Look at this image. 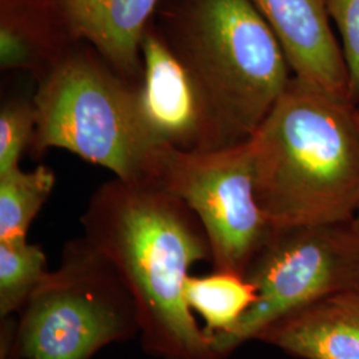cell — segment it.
I'll return each instance as SVG.
<instances>
[{
  "label": "cell",
  "mask_w": 359,
  "mask_h": 359,
  "mask_svg": "<svg viewBox=\"0 0 359 359\" xmlns=\"http://www.w3.org/2000/svg\"><path fill=\"white\" fill-rule=\"evenodd\" d=\"M140 337L135 298L115 266L81 236L65 243L15 318L20 359H92Z\"/></svg>",
  "instance_id": "obj_5"
},
{
  "label": "cell",
  "mask_w": 359,
  "mask_h": 359,
  "mask_svg": "<svg viewBox=\"0 0 359 359\" xmlns=\"http://www.w3.org/2000/svg\"><path fill=\"white\" fill-rule=\"evenodd\" d=\"M15 317L3 318L0 327V359H20L13 348Z\"/></svg>",
  "instance_id": "obj_18"
},
{
  "label": "cell",
  "mask_w": 359,
  "mask_h": 359,
  "mask_svg": "<svg viewBox=\"0 0 359 359\" xmlns=\"http://www.w3.org/2000/svg\"><path fill=\"white\" fill-rule=\"evenodd\" d=\"M256 341L299 359H359V290L335 293L293 311Z\"/></svg>",
  "instance_id": "obj_10"
},
{
  "label": "cell",
  "mask_w": 359,
  "mask_h": 359,
  "mask_svg": "<svg viewBox=\"0 0 359 359\" xmlns=\"http://www.w3.org/2000/svg\"><path fill=\"white\" fill-rule=\"evenodd\" d=\"M329 11L341 36L348 97L359 107V0H329Z\"/></svg>",
  "instance_id": "obj_17"
},
{
  "label": "cell",
  "mask_w": 359,
  "mask_h": 359,
  "mask_svg": "<svg viewBox=\"0 0 359 359\" xmlns=\"http://www.w3.org/2000/svg\"><path fill=\"white\" fill-rule=\"evenodd\" d=\"M177 196L201 221L215 271L245 277L271 226L258 205L250 142L216 151H184L164 145L151 179Z\"/></svg>",
  "instance_id": "obj_7"
},
{
  "label": "cell",
  "mask_w": 359,
  "mask_h": 359,
  "mask_svg": "<svg viewBox=\"0 0 359 359\" xmlns=\"http://www.w3.org/2000/svg\"><path fill=\"white\" fill-rule=\"evenodd\" d=\"M55 173L44 165L16 167L0 173V240L27 237L31 224L48 201Z\"/></svg>",
  "instance_id": "obj_14"
},
{
  "label": "cell",
  "mask_w": 359,
  "mask_h": 359,
  "mask_svg": "<svg viewBox=\"0 0 359 359\" xmlns=\"http://www.w3.org/2000/svg\"><path fill=\"white\" fill-rule=\"evenodd\" d=\"M185 301L193 314L204 321V330L212 338L215 334L228 333L256 302L255 285L243 276L215 271L204 277L189 276Z\"/></svg>",
  "instance_id": "obj_13"
},
{
  "label": "cell",
  "mask_w": 359,
  "mask_h": 359,
  "mask_svg": "<svg viewBox=\"0 0 359 359\" xmlns=\"http://www.w3.org/2000/svg\"><path fill=\"white\" fill-rule=\"evenodd\" d=\"M47 271L40 245L27 237L0 240V320L22 311Z\"/></svg>",
  "instance_id": "obj_15"
},
{
  "label": "cell",
  "mask_w": 359,
  "mask_h": 359,
  "mask_svg": "<svg viewBox=\"0 0 359 359\" xmlns=\"http://www.w3.org/2000/svg\"><path fill=\"white\" fill-rule=\"evenodd\" d=\"M278 39L293 75L348 97L329 0H250ZM350 99V97H348Z\"/></svg>",
  "instance_id": "obj_8"
},
{
  "label": "cell",
  "mask_w": 359,
  "mask_h": 359,
  "mask_svg": "<svg viewBox=\"0 0 359 359\" xmlns=\"http://www.w3.org/2000/svg\"><path fill=\"white\" fill-rule=\"evenodd\" d=\"M154 16L196 96V151L249 142L293 77L264 16L250 0H160Z\"/></svg>",
  "instance_id": "obj_2"
},
{
  "label": "cell",
  "mask_w": 359,
  "mask_h": 359,
  "mask_svg": "<svg viewBox=\"0 0 359 359\" xmlns=\"http://www.w3.org/2000/svg\"><path fill=\"white\" fill-rule=\"evenodd\" d=\"M36 127L34 97H15L0 109V173L19 167V160L31 147Z\"/></svg>",
  "instance_id": "obj_16"
},
{
  "label": "cell",
  "mask_w": 359,
  "mask_h": 359,
  "mask_svg": "<svg viewBox=\"0 0 359 359\" xmlns=\"http://www.w3.org/2000/svg\"><path fill=\"white\" fill-rule=\"evenodd\" d=\"M347 96L292 77L249 140L273 229L346 222L359 200V123Z\"/></svg>",
  "instance_id": "obj_3"
},
{
  "label": "cell",
  "mask_w": 359,
  "mask_h": 359,
  "mask_svg": "<svg viewBox=\"0 0 359 359\" xmlns=\"http://www.w3.org/2000/svg\"><path fill=\"white\" fill-rule=\"evenodd\" d=\"M36 127L31 154L51 148L107 168L117 179L148 181L158 142L142 115L139 86L80 41L36 80Z\"/></svg>",
  "instance_id": "obj_4"
},
{
  "label": "cell",
  "mask_w": 359,
  "mask_h": 359,
  "mask_svg": "<svg viewBox=\"0 0 359 359\" xmlns=\"http://www.w3.org/2000/svg\"><path fill=\"white\" fill-rule=\"evenodd\" d=\"M80 41L56 0H0L3 71L39 80Z\"/></svg>",
  "instance_id": "obj_11"
},
{
  "label": "cell",
  "mask_w": 359,
  "mask_h": 359,
  "mask_svg": "<svg viewBox=\"0 0 359 359\" xmlns=\"http://www.w3.org/2000/svg\"><path fill=\"white\" fill-rule=\"evenodd\" d=\"M357 118H358L359 123V107H357ZM355 219L359 222V200H358V206H357V213H355Z\"/></svg>",
  "instance_id": "obj_19"
},
{
  "label": "cell",
  "mask_w": 359,
  "mask_h": 359,
  "mask_svg": "<svg viewBox=\"0 0 359 359\" xmlns=\"http://www.w3.org/2000/svg\"><path fill=\"white\" fill-rule=\"evenodd\" d=\"M79 40L129 81L142 80V40L160 0H56Z\"/></svg>",
  "instance_id": "obj_12"
},
{
  "label": "cell",
  "mask_w": 359,
  "mask_h": 359,
  "mask_svg": "<svg viewBox=\"0 0 359 359\" xmlns=\"http://www.w3.org/2000/svg\"><path fill=\"white\" fill-rule=\"evenodd\" d=\"M256 302L228 333L213 335L225 359L287 314L329 295L359 290V222L271 229L245 271Z\"/></svg>",
  "instance_id": "obj_6"
},
{
  "label": "cell",
  "mask_w": 359,
  "mask_h": 359,
  "mask_svg": "<svg viewBox=\"0 0 359 359\" xmlns=\"http://www.w3.org/2000/svg\"><path fill=\"white\" fill-rule=\"evenodd\" d=\"M142 80L139 99L142 115L157 140L184 151L198 144V109L191 81L152 20L142 40Z\"/></svg>",
  "instance_id": "obj_9"
},
{
  "label": "cell",
  "mask_w": 359,
  "mask_h": 359,
  "mask_svg": "<svg viewBox=\"0 0 359 359\" xmlns=\"http://www.w3.org/2000/svg\"><path fill=\"white\" fill-rule=\"evenodd\" d=\"M80 222L135 298L147 354L219 359L184 295L193 265L212 262L205 229L189 206L152 181L115 177L90 194Z\"/></svg>",
  "instance_id": "obj_1"
}]
</instances>
